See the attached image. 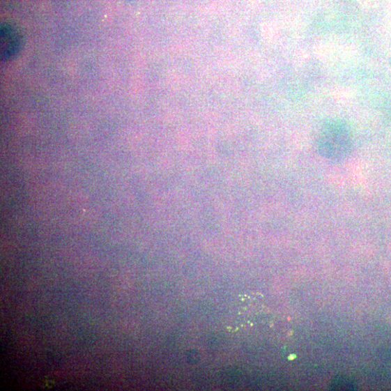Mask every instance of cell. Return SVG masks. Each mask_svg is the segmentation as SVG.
I'll return each instance as SVG.
<instances>
[{
  "instance_id": "2",
  "label": "cell",
  "mask_w": 391,
  "mask_h": 391,
  "mask_svg": "<svg viewBox=\"0 0 391 391\" xmlns=\"http://www.w3.org/2000/svg\"><path fill=\"white\" fill-rule=\"evenodd\" d=\"M2 55L4 59H8L14 55L20 47V36L13 29L3 28L2 31Z\"/></svg>"
},
{
  "instance_id": "1",
  "label": "cell",
  "mask_w": 391,
  "mask_h": 391,
  "mask_svg": "<svg viewBox=\"0 0 391 391\" xmlns=\"http://www.w3.org/2000/svg\"><path fill=\"white\" fill-rule=\"evenodd\" d=\"M351 139L347 126L340 121H331L323 128L319 139V150L325 158L341 160L348 155Z\"/></svg>"
}]
</instances>
